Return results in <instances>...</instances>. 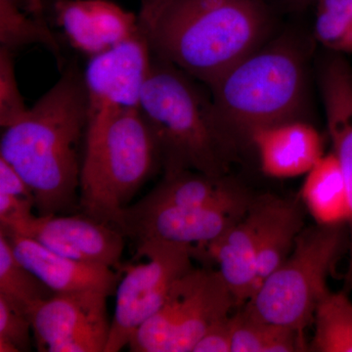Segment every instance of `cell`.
Wrapping results in <instances>:
<instances>
[{"label": "cell", "mask_w": 352, "mask_h": 352, "mask_svg": "<svg viewBox=\"0 0 352 352\" xmlns=\"http://www.w3.org/2000/svg\"><path fill=\"white\" fill-rule=\"evenodd\" d=\"M231 352H296L307 351L302 333L273 325L245 307L233 314Z\"/></svg>", "instance_id": "7402d4cb"}, {"label": "cell", "mask_w": 352, "mask_h": 352, "mask_svg": "<svg viewBox=\"0 0 352 352\" xmlns=\"http://www.w3.org/2000/svg\"><path fill=\"white\" fill-rule=\"evenodd\" d=\"M44 46L63 69L62 46L47 19L28 13L16 0H0V48L15 52L30 45Z\"/></svg>", "instance_id": "ffe728a7"}, {"label": "cell", "mask_w": 352, "mask_h": 352, "mask_svg": "<svg viewBox=\"0 0 352 352\" xmlns=\"http://www.w3.org/2000/svg\"><path fill=\"white\" fill-rule=\"evenodd\" d=\"M138 17L153 56L208 87L256 51L266 25L256 0H141Z\"/></svg>", "instance_id": "7a4b0ae2"}, {"label": "cell", "mask_w": 352, "mask_h": 352, "mask_svg": "<svg viewBox=\"0 0 352 352\" xmlns=\"http://www.w3.org/2000/svg\"><path fill=\"white\" fill-rule=\"evenodd\" d=\"M138 256L147 261L127 265L117 287L115 315L104 352L129 346L132 335L163 307L173 285L193 270V247L164 242L138 244Z\"/></svg>", "instance_id": "ba28073f"}, {"label": "cell", "mask_w": 352, "mask_h": 352, "mask_svg": "<svg viewBox=\"0 0 352 352\" xmlns=\"http://www.w3.org/2000/svg\"><path fill=\"white\" fill-rule=\"evenodd\" d=\"M263 173L273 178L305 175L323 156L320 133L311 124L289 120L252 132Z\"/></svg>", "instance_id": "2e32d148"}, {"label": "cell", "mask_w": 352, "mask_h": 352, "mask_svg": "<svg viewBox=\"0 0 352 352\" xmlns=\"http://www.w3.org/2000/svg\"><path fill=\"white\" fill-rule=\"evenodd\" d=\"M302 201L316 224L347 226L349 203L346 182L335 153L323 155L305 175Z\"/></svg>", "instance_id": "ac0fdd59"}, {"label": "cell", "mask_w": 352, "mask_h": 352, "mask_svg": "<svg viewBox=\"0 0 352 352\" xmlns=\"http://www.w3.org/2000/svg\"><path fill=\"white\" fill-rule=\"evenodd\" d=\"M152 53L140 31L89 58L83 73L89 113L138 109L152 66Z\"/></svg>", "instance_id": "7c38bea8"}, {"label": "cell", "mask_w": 352, "mask_h": 352, "mask_svg": "<svg viewBox=\"0 0 352 352\" xmlns=\"http://www.w3.org/2000/svg\"><path fill=\"white\" fill-rule=\"evenodd\" d=\"M34 201L0 192V226H6L32 214Z\"/></svg>", "instance_id": "f1b7e54d"}, {"label": "cell", "mask_w": 352, "mask_h": 352, "mask_svg": "<svg viewBox=\"0 0 352 352\" xmlns=\"http://www.w3.org/2000/svg\"><path fill=\"white\" fill-rule=\"evenodd\" d=\"M107 292L55 294L30 311L32 335L41 352H104L110 336Z\"/></svg>", "instance_id": "9c48e42d"}, {"label": "cell", "mask_w": 352, "mask_h": 352, "mask_svg": "<svg viewBox=\"0 0 352 352\" xmlns=\"http://www.w3.org/2000/svg\"><path fill=\"white\" fill-rule=\"evenodd\" d=\"M28 13L41 19L46 18V4L44 0H16Z\"/></svg>", "instance_id": "4dcf8cb0"}, {"label": "cell", "mask_w": 352, "mask_h": 352, "mask_svg": "<svg viewBox=\"0 0 352 352\" xmlns=\"http://www.w3.org/2000/svg\"><path fill=\"white\" fill-rule=\"evenodd\" d=\"M326 120L333 152L339 160L349 203V261L344 281L346 291L352 289V90L333 94L325 102Z\"/></svg>", "instance_id": "44dd1931"}, {"label": "cell", "mask_w": 352, "mask_h": 352, "mask_svg": "<svg viewBox=\"0 0 352 352\" xmlns=\"http://www.w3.org/2000/svg\"><path fill=\"white\" fill-rule=\"evenodd\" d=\"M232 314L214 324L201 338L192 352H231L232 347Z\"/></svg>", "instance_id": "83f0119b"}, {"label": "cell", "mask_w": 352, "mask_h": 352, "mask_svg": "<svg viewBox=\"0 0 352 352\" xmlns=\"http://www.w3.org/2000/svg\"><path fill=\"white\" fill-rule=\"evenodd\" d=\"M347 245V226L303 228L286 261L243 307L261 320L303 333L330 292L329 277Z\"/></svg>", "instance_id": "8992f818"}, {"label": "cell", "mask_w": 352, "mask_h": 352, "mask_svg": "<svg viewBox=\"0 0 352 352\" xmlns=\"http://www.w3.org/2000/svg\"><path fill=\"white\" fill-rule=\"evenodd\" d=\"M194 80L153 56L138 110L151 132L164 175L185 170L226 175L233 147L220 129L212 96Z\"/></svg>", "instance_id": "3957f363"}, {"label": "cell", "mask_w": 352, "mask_h": 352, "mask_svg": "<svg viewBox=\"0 0 352 352\" xmlns=\"http://www.w3.org/2000/svg\"><path fill=\"white\" fill-rule=\"evenodd\" d=\"M0 192L30 199L34 201V193L18 171L0 157Z\"/></svg>", "instance_id": "f546056e"}, {"label": "cell", "mask_w": 352, "mask_h": 352, "mask_svg": "<svg viewBox=\"0 0 352 352\" xmlns=\"http://www.w3.org/2000/svg\"><path fill=\"white\" fill-rule=\"evenodd\" d=\"M303 224L302 208L295 201L268 197L267 214L256 258L254 292L288 258L303 230Z\"/></svg>", "instance_id": "d6986e66"}, {"label": "cell", "mask_w": 352, "mask_h": 352, "mask_svg": "<svg viewBox=\"0 0 352 352\" xmlns=\"http://www.w3.org/2000/svg\"><path fill=\"white\" fill-rule=\"evenodd\" d=\"M311 351L352 352V302L346 292H329L315 311Z\"/></svg>", "instance_id": "cb8c5ba5"}, {"label": "cell", "mask_w": 352, "mask_h": 352, "mask_svg": "<svg viewBox=\"0 0 352 352\" xmlns=\"http://www.w3.org/2000/svg\"><path fill=\"white\" fill-rule=\"evenodd\" d=\"M0 351L1 352H19V349H17L12 342H8V340H0Z\"/></svg>", "instance_id": "1f68e13d"}, {"label": "cell", "mask_w": 352, "mask_h": 352, "mask_svg": "<svg viewBox=\"0 0 352 352\" xmlns=\"http://www.w3.org/2000/svg\"><path fill=\"white\" fill-rule=\"evenodd\" d=\"M57 82L3 129L0 157L29 185L38 215L58 214L80 195L89 104L83 73L66 65Z\"/></svg>", "instance_id": "6da1fadb"}, {"label": "cell", "mask_w": 352, "mask_h": 352, "mask_svg": "<svg viewBox=\"0 0 352 352\" xmlns=\"http://www.w3.org/2000/svg\"><path fill=\"white\" fill-rule=\"evenodd\" d=\"M159 166L156 144L138 109L89 113L80 180L83 214L117 228L129 201Z\"/></svg>", "instance_id": "277c9868"}, {"label": "cell", "mask_w": 352, "mask_h": 352, "mask_svg": "<svg viewBox=\"0 0 352 352\" xmlns=\"http://www.w3.org/2000/svg\"><path fill=\"white\" fill-rule=\"evenodd\" d=\"M317 41L339 54L352 53V0H314Z\"/></svg>", "instance_id": "d4e9b609"}, {"label": "cell", "mask_w": 352, "mask_h": 352, "mask_svg": "<svg viewBox=\"0 0 352 352\" xmlns=\"http://www.w3.org/2000/svg\"><path fill=\"white\" fill-rule=\"evenodd\" d=\"M32 323L30 317L0 296V340H8L19 349H31Z\"/></svg>", "instance_id": "4316f807"}, {"label": "cell", "mask_w": 352, "mask_h": 352, "mask_svg": "<svg viewBox=\"0 0 352 352\" xmlns=\"http://www.w3.org/2000/svg\"><path fill=\"white\" fill-rule=\"evenodd\" d=\"M48 8L69 45L89 58L139 32L138 15L109 0H52Z\"/></svg>", "instance_id": "4fadbf2b"}, {"label": "cell", "mask_w": 352, "mask_h": 352, "mask_svg": "<svg viewBox=\"0 0 352 352\" xmlns=\"http://www.w3.org/2000/svg\"><path fill=\"white\" fill-rule=\"evenodd\" d=\"M45 1V4H47L48 2L52 1V0H44Z\"/></svg>", "instance_id": "836d02e7"}, {"label": "cell", "mask_w": 352, "mask_h": 352, "mask_svg": "<svg viewBox=\"0 0 352 352\" xmlns=\"http://www.w3.org/2000/svg\"><path fill=\"white\" fill-rule=\"evenodd\" d=\"M314 0H291L294 4H298V6H305V4L312 3Z\"/></svg>", "instance_id": "d6a6232c"}, {"label": "cell", "mask_w": 352, "mask_h": 352, "mask_svg": "<svg viewBox=\"0 0 352 352\" xmlns=\"http://www.w3.org/2000/svg\"><path fill=\"white\" fill-rule=\"evenodd\" d=\"M28 110L16 78L14 53L0 48V126H12Z\"/></svg>", "instance_id": "484cf974"}, {"label": "cell", "mask_w": 352, "mask_h": 352, "mask_svg": "<svg viewBox=\"0 0 352 352\" xmlns=\"http://www.w3.org/2000/svg\"><path fill=\"white\" fill-rule=\"evenodd\" d=\"M267 208L268 198L252 201L245 214L219 239L205 247L194 248V256L217 263V270L235 296L238 308L254 293L259 240Z\"/></svg>", "instance_id": "5bb4252c"}, {"label": "cell", "mask_w": 352, "mask_h": 352, "mask_svg": "<svg viewBox=\"0 0 352 352\" xmlns=\"http://www.w3.org/2000/svg\"><path fill=\"white\" fill-rule=\"evenodd\" d=\"M55 294L21 263L6 234L0 231V296L29 316L32 308Z\"/></svg>", "instance_id": "603a6c76"}, {"label": "cell", "mask_w": 352, "mask_h": 352, "mask_svg": "<svg viewBox=\"0 0 352 352\" xmlns=\"http://www.w3.org/2000/svg\"><path fill=\"white\" fill-rule=\"evenodd\" d=\"M251 201L226 175H210L185 170L164 175V179L134 206L139 208L208 207L237 205Z\"/></svg>", "instance_id": "e0dca14e"}, {"label": "cell", "mask_w": 352, "mask_h": 352, "mask_svg": "<svg viewBox=\"0 0 352 352\" xmlns=\"http://www.w3.org/2000/svg\"><path fill=\"white\" fill-rule=\"evenodd\" d=\"M252 201L208 207L139 208L132 205L122 212L117 228L138 244L164 242L205 247L238 221Z\"/></svg>", "instance_id": "30bf717a"}, {"label": "cell", "mask_w": 352, "mask_h": 352, "mask_svg": "<svg viewBox=\"0 0 352 352\" xmlns=\"http://www.w3.org/2000/svg\"><path fill=\"white\" fill-rule=\"evenodd\" d=\"M220 129L234 147L239 133L249 138L263 127L295 120L302 106L305 73L293 51H254L210 87Z\"/></svg>", "instance_id": "5b68a950"}, {"label": "cell", "mask_w": 352, "mask_h": 352, "mask_svg": "<svg viewBox=\"0 0 352 352\" xmlns=\"http://www.w3.org/2000/svg\"><path fill=\"white\" fill-rule=\"evenodd\" d=\"M1 228L36 241L50 251L82 263L120 270L124 235L87 217L34 215Z\"/></svg>", "instance_id": "8fae6325"}, {"label": "cell", "mask_w": 352, "mask_h": 352, "mask_svg": "<svg viewBox=\"0 0 352 352\" xmlns=\"http://www.w3.org/2000/svg\"><path fill=\"white\" fill-rule=\"evenodd\" d=\"M6 234L16 256L56 294L100 289L112 295L119 276L113 268L82 263L50 251L36 241L11 232Z\"/></svg>", "instance_id": "9a60e30c"}, {"label": "cell", "mask_w": 352, "mask_h": 352, "mask_svg": "<svg viewBox=\"0 0 352 352\" xmlns=\"http://www.w3.org/2000/svg\"><path fill=\"white\" fill-rule=\"evenodd\" d=\"M238 307L219 270L194 267L171 289L163 307L129 340L132 352H192L197 342Z\"/></svg>", "instance_id": "52a82bcc"}]
</instances>
